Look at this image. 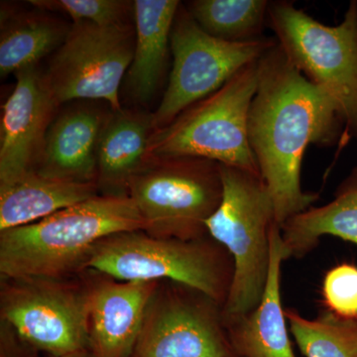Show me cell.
Segmentation results:
<instances>
[{
    "label": "cell",
    "instance_id": "obj_3",
    "mask_svg": "<svg viewBox=\"0 0 357 357\" xmlns=\"http://www.w3.org/2000/svg\"><path fill=\"white\" fill-rule=\"evenodd\" d=\"M119 281H171L198 290L225 305L234 265L227 249L210 236L161 238L143 230L105 237L93 249L86 271Z\"/></svg>",
    "mask_w": 357,
    "mask_h": 357
},
{
    "label": "cell",
    "instance_id": "obj_10",
    "mask_svg": "<svg viewBox=\"0 0 357 357\" xmlns=\"http://www.w3.org/2000/svg\"><path fill=\"white\" fill-rule=\"evenodd\" d=\"M70 25L67 38L45 70L58 102L103 100L114 112L123 109L121 86L132 62L134 24Z\"/></svg>",
    "mask_w": 357,
    "mask_h": 357
},
{
    "label": "cell",
    "instance_id": "obj_16",
    "mask_svg": "<svg viewBox=\"0 0 357 357\" xmlns=\"http://www.w3.org/2000/svg\"><path fill=\"white\" fill-rule=\"evenodd\" d=\"M181 2L135 0V48L126 86L134 102L146 105L158 93L168 70L171 34Z\"/></svg>",
    "mask_w": 357,
    "mask_h": 357
},
{
    "label": "cell",
    "instance_id": "obj_24",
    "mask_svg": "<svg viewBox=\"0 0 357 357\" xmlns=\"http://www.w3.org/2000/svg\"><path fill=\"white\" fill-rule=\"evenodd\" d=\"M324 304L338 318L357 321V266L344 263L326 272L323 281Z\"/></svg>",
    "mask_w": 357,
    "mask_h": 357
},
{
    "label": "cell",
    "instance_id": "obj_4",
    "mask_svg": "<svg viewBox=\"0 0 357 357\" xmlns=\"http://www.w3.org/2000/svg\"><path fill=\"white\" fill-rule=\"evenodd\" d=\"M222 199L206 222L208 236L227 249L234 274L223 305L225 323L245 316L259 304L270 268L273 201L259 175L220 165Z\"/></svg>",
    "mask_w": 357,
    "mask_h": 357
},
{
    "label": "cell",
    "instance_id": "obj_25",
    "mask_svg": "<svg viewBox=\"0 0 357 357\" xmlns=\"http://www.w3.org/2000/svg\"><path fill=\"white\" fill-rule=\"evenodd\" d=\"M37 354L26 345L6 324L0 326V357H37Z\"/></svg>",
    "mask_w": 357,
    "mask_h": 357
},
{
    "label": "cell",
    "instance_id": "obj_13",
    "mask_svg": "<svg viewBox=\"0 0 357 357\" xmlns=\"http://www.w3.org/2000/svg\"><path fill=\"white\" fill-rule=\"evenodd\" d=\"M98 275L91 278L89 351L95 357H129L160 281H119Z\"/></svg>",
    "mask_w": 357,
    "mask_h": 357
},
{
    "label": "cell",
    "instance_id": "obj_12",
    "mask_svg": "<svg viewBox=\"0 0 357 357\" xmlns=\"http://www.w3.org/2000/svg\"><path fill=\"white\" fill-rule=\"evenodd\" d=\"M15 77V88L2 107L0 184L34 171L61 107L38 66L20 70Z\"/></svg>",
    "mask_w": 357,
    "mask_h": 357
},
{
    "label": "cell",
    "instance_id": "obj_14",
    "mask_svg": "<svg viewBox=\"0 0 357 357\" xmlns=\"http://www.w3.org/2000/svg\"><path fill=\"white\" fill-rule=\"evenodd\" d=\"M110 110L86 102L63 110L47 132L34 171L47 177L96 183V146Z\"/></svg>",
    "mask_w": 357,
    "mask_h": 357
},
{
    "label": "cell",
    "instance_id": "obj_23",
    "mask_svg": "<svg viewBox=\"0 0 357 357\" xmlns=\"http://www.w3.org/2000/svg\"><path fill=\"white\" fill-rule=\"evenodd\" d=\"M28 3L51 13L66 14L73 23L128 24L134 16L133 1L126 0H30Z\"/></svg>",
    "mask_w": 357,
    "mask_h": 357
},
{
    "label": "cell",
    "instance_id": "obj_7",
    "mask_svg": "<svg viewBox=\"0 0 357 357\" xmlns=\"http://www.w3.org/2000/svg\"><path fill=\"white\" fill-rule=\"evenodd\" d=\"M220 164L197 157H149L129 183L128 197L161 238L208 236L206 222L222 199Z\"/></svg>",
    "mask_w": 357,
    "mask_h": 357
},
{
    "label": "cell",
    "instance_id": "obj_18",
    "mask_svg": "<svg viewBox=\"0 0 357 357\" xmlns=\"http://www.w3.org/2000/svg\"><path fill=\"white\" fill-rule=\"evenodd\" d=\"M98 194L96 183L74 182L30 171L0 184V231L38 222Z\"/></svg>",
    "mask_w": 357,
    "mask_h": 357
},
{
    "label": "cell",
    "instance_id": "obj_17",
    "mask_svg": "<svg viewBox=\"0 0 357 357\" xmlns=\"http://www.w3.org/2000/svg\"><path fill=\"white\" fill-rule=\"evenodd\" d=\"M154 130L153 114L110 110L96 146V183L100 195L128 196L129 183L147 158Z\"/></svg>",
    "mask_w": 357,
    "mask_h": 357
},
{
    "label": "cell",
    "instance_id": "obj_9",
    "mask_svg": "<svg viewBox=\"0 0 357 357\" xmlns=\"http://www.w3.org/2000/svg\"><path fill=\"white\" fill-rule=\"evenodd\" d=\"M277 43L275 38L232 43L204 31L181 4L171 34L172 70L153 114L155 129L169 126L188 107L215 93Z\"/></svg>",
    "mask_w": 357,
    "mask_h": 357
},
{
    "label": "cell",
    "instance_id": "obj_11",
    "mask_svg": "<svg viewBox=\"0 0 357 357\" xmlns=\"http://www.w3.org/2000/svg\"><path fill=\"white\" fill-rule=\"evenodd\" d=\"M222 307L198 290L160 281L129 357H239Z\"/></svg>",
    "mask_w": 357,
    "mask_h": 357
},
{
    "label": "cell",
    "instance_id": "obj_6",
    "mask_svg": "<svg viewBox=\"0 0 357 357\" xmlns=\"http://www.w3.org/2000/svg\"><path fill=\"white\" fill-rule=\"evenodd\" d=\"M267 23L291 64L332 98L357 141L356 0L338 25L323 24L290 1L270 2Z\"/></svg>",
    "mask_w": 357,
    "mask_h": 357
},
{
    "label": "cell",
    "instance_id": "obj_20",
    "mask_svg": "<svg viewBox=\"0 0 357 357\" xmlns=\"http://www.w3.org/2000/svg\"><path fill=\"white\" fill-rule=\"evenodd\" d=\"M70 26L51 13L35 8L18 11L1 6L0 75L6 77L38 66L64 43Z\"/></svg>",
    "mask_w": 357,
    "mask_h": 357
},
{
    "label": "cell",
    "instance_id": "obj_21",
    "mask_svg": "<svg viewBox=\"0 0 357 357\" xmlns=\"http://www.w3.org/2000/svg\"><path fill=\"white\" fill-rule=\"evenodd\" d=\"M269 4L267 0H192L185 7L211 36L241 43L264 37Z\"/></svg>",
    "mask_w": 357,
    "mask_h": 357
},
{
    "label": "cell",
    "instance_id": "obj_8",
    "mask_svg": "<svg viewBox=\"0 0 357 357\" xmlns=\"http://www.w3.org/2000/svg\"><path fill=\"white\" fill-rule=\"evenodd\" d=\"M76 276L2 278L1 323L46 356L89 351L91 278Z\"/></svg>",
    "mask_w": 357,
    "mask_h": 357
},
{
    "label": "cell",
    "instance_id": "obj_19",
    "mask_svg": "<svg viewBox=\"0 0 357 357\" xmlns=\"http://www.w3.org/2000/svg\"><path fill=\"white\" fill-rule=\"evenodd\" d=\"M326 236L357 245V168L340 185L332 202L311 206L281 225L285 259L305 257Z\"/></svg>",
    "mask_w": 357,
    "mask_h": 357
},
{
    "label": "cell",
    "instance_id": "obj_5",
    "mask_svg": "<svg viewBox=\"0 0 357 357\" xmlns=\"http://www.w3.org/2000/svg\"><path fill=\"white\" fill-rule=\"evenodd\" d=\"M258 61L239 70L222 88L188 107L169 126L155 129L147 156L197 157L260 176L248 138Z\"/></svg>",
    "mask_w": 357,
    "mask_h": 357
},
{
    "label": "cell",
    "instance_id": "obj_15",
    "mask_svg": "<svg viewBox=\"0 0 357 357\" xmlns=\"http://www.w3.org/2000/svg\"><path fill=\"white\" fill-rule=\"evenodd\" d=\"M270 243L269 274L261 301L245 316L225 323L239 357H296L282 305V264L286 259L281 227L276 222L270 231Z\"/></svg>",
    "mask_w": 357,
    "mask_h": 357
},
{
    "label": "cell",
    "instance_id": "obj_26",
    "mask_svg": "<svg viewBox=\"0 0 357 357\" xmlns=\"http://www.w3.org/2000/svg\"><path fill=\"white\" fill-rule=\"evenodd\" d=\"M46 357H56V356H46ZM58 357H95V356H93V354H91V351H89H89L77 352V354H70V356H58Z\"/></svg>",
    "mask_w": 357,
    "mask_h": 357
},
{
    "label": "cell",
    "instance_id": "obj_2",
    "mask_svg": "<svg viewBox=\"0 0 357 357\" xmlns=\"http://www.w3.org/2000/svg\"><path fill=\"white\" fill-rule=\"evenodd\" d=\"M145 229L128 196L96 195L38 222L0 231L2 278L70 277L86 271L105 237Z\"/></svg>",
    "mask_w": 357,
    "mask_h": 357
},
{
    "label": "cell",
    "instance_id": "obj_22",
    "mask_svg": "<svg viewBox=\"0 0 357 357\" xmlns=\"http://www.w3.org/2000/svg\"><path fill=\"white\" fill-rule=\"evenodd\" d=\"M286 318L305 357H357V321L338 318L328 310L312 319L287 309Z\"/></svg>",
    "mask_w": 357,
    "mask_h": 357
},
{
    "label": "cell",
    "instance_id": "obj_1",
    "mask_svg": "<svg viewBox=\"0 0 357 357\" xmlns=\"http://www.w3.org/2000/svg\"><path fill=\"white\" fill-rule=\"evenodd\" d=\"M344 128L337 105L291 64L278 42L259 59L248 138L277 225L318 201V194L302 189L303 157L309 145L337 144Z\"/></svg>",
    "mask_w": 357,
    "mask_h": 357
}]
</instances>
